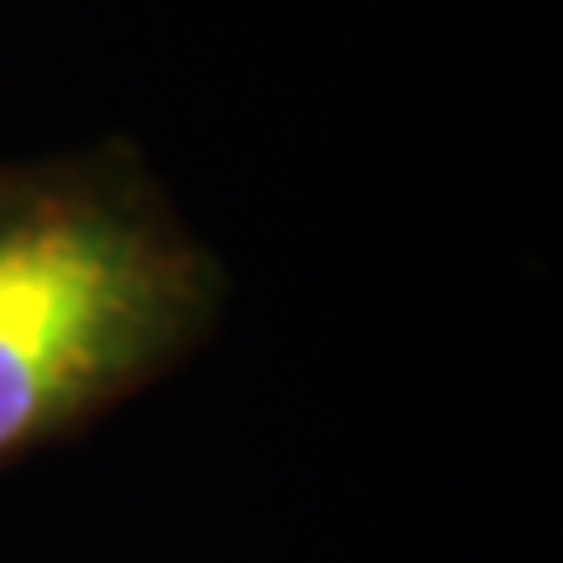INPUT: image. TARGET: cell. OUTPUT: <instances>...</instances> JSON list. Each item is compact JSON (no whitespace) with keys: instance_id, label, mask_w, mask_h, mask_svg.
<instances>
[{"instance_id":"1","label":"cell","mask_w":563,"mask_h":563,"mask_svg":"<svg viewBox=\"0 0 563 563\" xmlns=\"http://www.w3.org/2000/svg\"><path fill=\"white\" fill-rule=\"evenodd\" d=\"M225 273L122 146L0 161V465L179 366Z\"/></svg>"}]
</instances>
